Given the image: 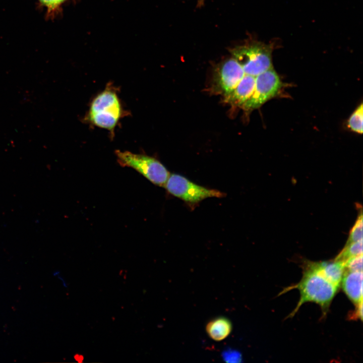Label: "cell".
I'll use <instances>...</instances> for the list:
<instances>
[{
	"mask_svg": "<svg viewBox=\"0 0 363 363\" xmlns=\"http://www.w3.org/2000/svg\"><path fill=\"white\" fill-rule=\"evenodd\" d=\"M341 282L343 291L355 306L362 302V272L345 270Z\"/></svg>",
	"mask_w": 363,
	"mask_h": 363,
	"instance_id": "8",
	"label": "cell"
},
{
	"mask_svg": "<svg viewBox=\"0 0 363 363\" xmlns=\"http://www.w3.org/2000/svg\"><path fill=\"white\" fill-rule=\"evenodd\" d=\"M164 188L171 195L177 197L194 209L202 200L211 197L222 198L225 193L196 184L183 175L170 174Z\"/></svg>",
	"mask_w": 363,
	"mask_h": 363,
	"instance_id": "5",
	"label": "cell"
},
{
	"mask_svg": "<svg viewBox=\"0 0 363 363\" xmlns=\"http://www.w3.org/2000/svg\"><path fill=\"white\" fill-rule=\"evenodd\" d=\"M115 154L120 166L135 169L155 185L164 187L170 174L164 165L153 157L119 150L115 151Z\"/></svg>",
	"mask_w": 363,
	"mask_h": 363,
	"instance_id": "4",
	"label": "cell"
},
{
	"mask_svg": "<svg viewBox=\"0 0 363 363\" xmlns=\"http://www.w3.org/2000/svg\"><path fill=\"white\" fill-rule=\"evenodd\" d=\"M362 255V239L344 246L334 260L345 262L350 258Z\"/></svg>",
	"mask_w": 363,
	"mask_h": 363,
	"instance_id": "12",
	"label": "cell"
},
{
	"mask_svg": "<svg viewBox=\"0 0 363 363\" xmlns=\"http://www.w3.org/2000/svg\"><path fill=\"white\" fill-rule=\"evenodd\" d=\"M362 239V212L360 209L357 219L351 229L345 246Z\"/></svg>",
	"mask_w": 363,
	"mask_h": 363,
	"instance_id": "14",
	"label": "cell"
},
{
	"mask_svg": "<svg viewBox=\"0 0 363 363\" xmlns=\"http://www.w3.org/2000/svg\"><path fill=\"white\" fill-rule=\"evenodd\" d=\"M255 83V76L245 74L234 90L224 98V101L233 106L241 107L253 95Z\"/></svg>",
	"mask_w": 363,
	"mask_h": 363,
	"instance_id": "9",
	"label": "cell"
},
{
	"mask_svg": "<svg viewBox=\"0 0 363 363\" xmlns=\"http://www.w3.org/2000/svg\"><path fill=\"white\" fill-rule=\"evenodd\" d=\"M232 325L230 321L220 317L209 322L206 325V330L210 338L219 341L226 338L230 333Z\"/></svg>",
	"mask_w": 363,
	"mask_h": 363,
	"instance_id": "11",
	"label": "cell"
},
{
	"mask_svg": "<svg viewBox=\"0 0 363 363\" xmlns=\"http://www.w3.org/2000/svg\"><path fill=\"white\" fill-rule=\"evenodd\" d=\"M322 274L330 282L339 287L345 272V262L334 260L315 262Z\"/></svg>",
	"mask_w": 363,
	"mask_h": 363,
	"instance_id": "10",
	"label": "cell"
},
{
	"mask_svg": "<svg viewBox=\"0 0 363 363\" xmlns=\"http://www.w3.org/2000/svg\"><path fill=\"white\" fill-rule=\"evenodd\" d=\"M205 0H197V7L201 8L204 4Z\"/></svg>",
	"mask_w": 363,
	"mask_h": 363,
	"instance_id": "18",
	"label": "cell"
},
{
	"mask_svg": "<svg viewBox=\"0 0 363 363\" xmlns=\"http://www.w3.org/2000/svg\"><path fill=\"white\" fill-rule=\"evenodd\" d=\"M272 44L252 41L229 49V51L241 66L246 74L257 76L271 68Z\"/></svg>",
	"mask_w": 363,
	"mask_h": 363,
	"instance_id": "3",
	"label": "cell"
},
{
	"mask_svg": "<svg viewBox=\"0 0 363 363\" xmlns=\"http://www.w3.org/2000/svg\"><path fill=\"white\" fill-rule=\"evenodd\" d=\"M351 319H359L362 320V302L355 306V310L351 315Z\"/></svg>",
	"mask_w": 363,
	"mask_h": 363,
	"instance_id": "17",
	"label": "cell"
},
{
	"mask_svg": "<svg viewBox=\"0 0 363 363\" xmlns=\"http://www.w3.org/2000/svg\"><path fill=\"white\" fill-rule=\"evenodd\" d=\"M345 270L362 272V255L348 259L345 262Z\"/></svg>",
	"mask_w": 363,
	"mask_h": 363,
	"instance_id": "16",
	"label": "cell"
},
{
	"mask_svg": "<svg viewBox=\"0 0 363 363\" xmlns=\"http://www.w3.org/2000/svg\"><path fill=\"white\" fill-rule=\"evenodd\" d=\"M127 113L118 97L117 88L109 83L93 98L84 120L92 126L107 130L113 135L119 121Z\"/></svg>",
	"mask_w": 363,
	"mask_h": 363,
	"instance_id": "2",
	"label": "cell"
},
{
	"mask_svg": "<svg viewBox=\"0 0 363 363\" xmlns=\"http://www.w3.org/2000/svg\"><path fill=\"white\" fill-rule=\"evenodd\" d=\"M39 5L46 10L48 17L52 16L67 0H37Z\"/></svg>",
	"mask_w": 363,
	"mask_h": 363,
	"instance_id": "15",
	"label": "cell"
},
{
	"mask_svg": "<svg viewBox=\"0 0 363 363\" xmlns=\"http://www.w3.org/2000/svg\"><path fill=\"white\" fill-rule=\"evenodd\" d=\"M282 86L273 68L256 76V83L252 96L241 106L246 110L257 109L275 96Z\"/></svg>",
	"mask_w": 363,
	"mask_h": 363,
	"instance_id": "6",
	"label": "cell"
},
{
	"mask_svg": "<svg viewBox=\"0 0 363 363\" xmlns=\"http://www.w3.org/2000/svg\"><path fill=\"white\" fill-rule=\"evenodd\" d=\"M294 288L299 291L300 296L295 308L289 315V317L294 316L304 303L310 301L319 305L323 315H326L339 287L322 274L315 262H307L304 266L301 280L284 289L282 293Z\"/></svg>",
	"mask_w": 363,
	"mask_h": 363,
	"instance_id": "1",
	"label": "cell"
},
{
	"mask_svg": "<svg viewBox=\"0 0 363 363\" xmlns=\"http://www.w3.org/2000/svg\"><path fill=\"white\" fill-rule=\"evenodd\" d=\"M363 108L362 104L355 109L349 117L347 126L353 132L359 134L362 133Z\"/></svg>",
	"mask_w": 363,
	"mask_h": 363,
	"instance_id": "13",
	"label": "cell"
},
{
	"mask_svg": "<svg viewBox=\"0 0 363 363\" xmlns=\"http://www.w3.org/2000/svg\"><path fill=\"white\" fill-rule=\"evenodd\" d=\"M245 75L239 64L232 57L220 63L216 67L214 75L216 89L224 98L236 88Z\"/></svg>",
	"mask_w": 363,
	"mask_h": 363,
	"instance_id": "7",
	"label": "cell"
}]
</instances>
